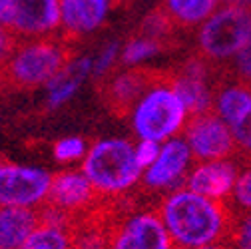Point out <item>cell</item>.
Returning <instances> with one entry per match:
<instances>
[{"instance_id": "obj_22", "label": "cell", "mask_w": 251, "mask_h": 249, "mask_svg": "<svg viewBox=\"0 0 251 249\" xmlns=\"http://www.w3.org/2000/svg\"><path fill=\"white\" fill-rule=\"evenodd\" d=\"M84 149H86V146H84L82 140H78V138H66V140L56 142L54 155H56L58 162H74V160H78L80 155L84 153Z\"/></svg>"}, {"instance_id": "obj_2", "label": "cell", "mask_w": 251, "mask_h": 249, "mask_svg": "<svg viewBox=\"0 0 251 249\" xmlns=\"http://www.w3.org/2000/svg\"><path fill=\"white\" fill-rule=\"evenodd\" d=\"M74 58V46L60 32L20 40L0 66V90H34L64 72Z\"/></svg>"}, {"instance_id": "obj_6", "label": "cell", "mask_w": 251, "mask_h": 249, "mask_svg": "<svg viewBox=\"0 0 251 249\" xmlns=\"http://www.w3.org/2000/svg\"><path fill=\"white\" fill-rule=\"evenodd\" d=\"M168 78V68H130L100 84V96L114 118H130L148 92Z\"/></svg>"}, {"instance_id": "obj_26", "label": "cell", "mask_w": 251, "mask_h": 249, "mask_svg": "<svg viewBox=\"0 0 251 249\" xmlns=\"http://www.w3.org/2000/svg\"><path fill=\"white\" fill-rule=\"evenodd\" d=\"M222 6H235V8L251 10V0H222Z\"/></svg>"}, {"instance_id": "obj_21", "label": "cell", "mask_w": 251, "mask_h": 249, "mask_svg": "<svg viewBox=\"0 0 251 249\" xmlns=\"http://www.w3.org/2000/svg\"><path fill=\"white\" fill-rule=\"evenodd\" d=\"M227 245L231 249H251V213L243 217H235Z\"/></svg>"}, {"instance_id": "obj_17", "label": "cell", "mask_w": 251, "mask_h": 249, "mask_svg": "<svg viewBox=\"0 0 251 249\" xmlns=\"http://www.w3.org/2000/svg\"><path fill=\"white\" fill-rule=\"evenodd\" d=\"M176 30H177V26L172 22V18L166 14V10L160 6V8L151 10L144 18V22L140 24L136 36L155 42L162 50H170V48H174L177 44Z\"/></svg>"}, {"instance_id": "obj_13", "label": "cell", "mask_w": 251, "mask_h": 249, "mask_svg": "<svg viewBox=\"0 0 251 249\" xmlns=\"http://www.w3.org/2000/svg\"><path fill=\"white\" fill-rule=\"evenodd\" d=\"M110 0H60L58 32L74 42L86 32L98 28L108 12Z\"/></svg>"}, {"instance_id": "obj_20", "label": "cell", "mask_w": 251, "mask_h": 249, "mask_svg": "<svg viewBox=\"0 0 251 249\" xmlns=\"http://www.w3.org/2000/svg\"><path fill=\"white\" fill-rule=\"evenodd\" d=\"M155 52H162V48L155 44V42L146 40V38H140V36H134L128 42V46H126L122 60L126 62V64H132V62H138L142 58H148V56H151Z\"/></svg>"}, {"instance_id": "obj_18", "label": "cell", "mask_w": 251, "mask_h": 249, "mask_svg": "<svg viewBox=\"0 0 251 249\" xmlns=\"http://www.w3.org/2000/svg\"><path fill=\"white\" fill-rule=\"evenodd\" d=\"M20 249H70V235L62 227L38 225Z\"/></svg>"}, {"instance_id": "obj_12", "label": "cell", "mask_w": 251, "mask_h": 249, "mask_svg": "<svg viewBox=\"0 0 251 249\" xmlns=\"http://www.w3.org/2000/svg\"><path fill=\"white\" fill-rule=\"evenodd\" d=\"M190 160H192V151H190L187 142L179 138L168 142L160 149V155L155 158V162L146 170L142 177V188L160 190V188H168V185L176 183L183 175Z\"/></svg>"}, {"instance_id": "obj_1", "label": "cell", "mask_w": 251, "mask_h": 249, "mask_svg": "<svg viewBox=\"0 0 251 249\" xmlns=\"http://www.w3.org/2000/svg\"><path fill=\"white\" fill-rule=\"evenodd\" d=\"M166 229L179 249L227 243L235 224L226 199H209L192 190H177L160 207Z\"/></svg>"}, {"instance_id": "obj_25", "label": "cell", "mask_w": 251, "mask_h": 249, "mask_svg": "<svg viewBox=\"0 0 251 249\" xmlns=\"http://www.w3.org/2000/svg\"><path fill=\"white\" fill-rule=\"evenodd\" d=\"M18 42H20V38L16 34H12L8 28H4L2 24H0V66L10 58V54L18 46Z\"/></svg>"}, {"instance_id": "obj_8", "label": "cell", "mask_w": 251, "mask_h": 249, "mask_svg": "<svg viewBox=\"0 0 251 249\" xmlns=\"http://www.w3.org/2000/svg\"><path fill=\"white\" fill-rule=\"evenodd\" d=\"M181 132L196 162H217L235 153V140L215 110L185 118Z\"/></svg>"}, {"instance_id": "obj_7", "label": "cell", "mask_w": 251, "mask_h": 249, "mask_svg": "<svg viewBox=\"0 0 251 249\" xmlns=\"http://www.w3.org/2000/svg\"><path fill=\"white\" fill-rule=\"evenodd\" d=\"M0 24L20 40L60 30V0H0Z\"/></svg>"}, {"instance_id": "obj_4", "label": "cell", "mask_w": 251, "mask_h": 249, "mask_svg": "<svg viewBox=\"0 0 251 249\" xmlns=\"http://www.w3.org/2000/svg\"><path fill=\"white\" fill-rule=\"evenodd\" d=\"M185 116V106L172 88V72L168 68V78L153 86L136 106L134 130L142 140L162 142L181 132Z\"/></svg>"}, {"instance_id": "obj_15", "label": "cell", "mask_w": 251, "mask_h": 249, "mask_svg": "<svg viewBox=\"0 0 251 249\" xmlns=\"http://www.w3.org/2000/svg\"><path fill=\"white\" fill-rule=\"evenodd\" d=\"M38 225L40 220L36 207H0V249H20Z\"/></svg>"}, {"instance_id": "obj_24", "label": "cell", "mask_w": 251, "mask_h": 249, "mask_svg": "<svg viewBox=\"0 0 251 249\" xmlns=\"http://www.w3.org/2000/svg\"><path fill=\"white\" fill-rule=\"evenodd\" d=\"M158 155H160V146H158V142H153V140H142V144L136 148V160L142 166V170L150 168L155 162Z\"/></svg>"}, {"instance_id": "obj_28", "label": "cell", "mask_w": 251, "mask_h": 249, "mask_svg": "<svg viewBox=\"0 0 251 249\" xmlns=\"http://www.w3.org/2000/svg\"><path fill=\"white\" fill-rule=\"evenodd\" d=\"M194 249H231V247L227 243H213V245H203V247H194Z\"/></svg>"}, {"instance_id": "obj_29", "label": "cell", "mask_w": 251, "mask_h": 249, "mask_svg": "<svg viewBox=\"0 0 251 249\" xmlns=\"http://www.w3.org/2000/svg\"><path fill=\"white\" fill-rule=\"evenodd\" d=\"M124 2V0H112V6H120Z\"/></svg>"}, {"instance_id": "obj_10", "label": "cell", "mask_w": 251, "mask_h": 249, "mask_svg": "<svg viewBox=\"0 0 251 249\" xmlns=\"http://www.w3.org/2000/svg\"><path fill=\"white\" fill-rule=\"evenodd\" d=\"M112 249H172L162 213L155 209L128 213L116 227Z\"/></svg>"}, {"instance_id": "obj_19", "label": "cell", "mask_w": 251, "mask_h": 249, "mask_svg": "<svg viewBox=\"0 0 251 249\" xmlns=\"http://www.w3.org/2000/svg\"><path fill=\"white\" fill-rule=\"evenodd\" d=\"M233 140H235V151L245 164H251V108L245 110L231 126H229Z\"/></svg>"}, {"instance_id": "obj_16", "label": "cell", "mask_w": 251, "mask_h": 249, "mask_svg": "<svg viewBox=\"0 0 251 249\" xmlns=\"http://www.w3.org/2000/svg\"><path fill=\"white\" fill-rule=\"evenodd\" d=\"M217 4H222V0H164L162 8L177 28L187 30L205 22L215 12Z\"/></svg>"}, {"instance_id": "obj_30", "label": "cell", "mask_w": 251, "mask_h": 249, "mask_svg": "<svg viewBox=\"0 0 251 249\" xmlns=\"http://www.w3.org/2000/svg\"><path fill=\"white\" fill-rule=\"evenodd\" d=\"M2 162H4V158H0V164H2Z\"/></svg>"}, {"instance_id": "obj_9", "label": "cell", "mask_w": 251, "mask_h": 249, "mask_svg": "<svg viewBox=\"0 0 251 249\" xmlns=\"http://www.w3.org/2000/svg\"><path fill=\"white\" fill-rule=\"evenodd\" d=\"M50 177L42 170L14 166L4 160L0 164V207H36L46 199Z\"/></svg>"}, {"instance_id": "obj_27", "label": "cell", "mask_w": 251, "mask_h": 249, "mask_svg": "<svg viewBox=\"0 0 251 249\" xmlns=\"http://www.w3.org/2000/svg\"><path fill=\"white\" fill-rule=\"evenodd\" d=\"M114 52H116V44L114 46H110V50L102 56V60H100V64H98V74H102L104 70H106V66L110 64V60H112V56H114Z\"/></svg>"}, {"instance_id": "obj_11", "label": "cell", "mask_w": 251, "mask_h": 249, "mask_svg": "<svg viewBox=\"0 0 251 249\" xmlns=\"http://www.w3.org/2000/svg\"><path fill=\"white\" fill-rule=\"evenodd\" d=\"M108 194L100 192L84 172H60L50 177L46 203L70 215L82 213L100 203Z\"/></svg>"}, {"instance_id": "obj_3", "label": "cell", "mask_w": 251, "mask_h": 249, "mask_svg": "<svg viewBox=\"0 0 251 249\" xmlns=\"http://www.w3.org/2000/svg\"><path fill=\"white\" fill-rule=\"evenodd\" d=\"M82 172L104 194H124L134 188L142 174L136 149L124 140H106L96 144L86 155Z\"/></svg>"}, {"instance_id": "obj_23", "label": "cell", "mask_w": 251, "mask_h": 249, "mask_svg": "<svg viewBox=\"0 0 251 249\" xmlns=\"http://www.w3.org/2000/svg\"><path fill=\"white\" fill-rule=\"evenodd\" d=\"M233 64H231V72L237 80H241L243 84L251 86V40L233 56Z\"/></svg>"}, {"instance_id": "obj_5", "label": "cell", "mask_w": 251, "mask_h": 249, "mask_svg": "<svg viewBox=\"0 0 251 249\" xmlns=\"http://www.w3.org/2000/svg\"><path fill=\"white\" fill-rule=\"evenodd\" d=\"M251 40V10L224 6L213 12L198 32V54L209 62L233 58Z\"/></svg>"}, {"instance_id": "obj_14", "label": "cell", "mask_w": 251, "mask_h": 249, "mask_svg": "<svg viewBox=\"0 0 251 249\" xmlns=\"http://www.w3.org/2000/svg\"><path fill=\"white\" fill-rule=\"evenodd\" d=\"M237 179V166L233 162L217 160L200 166L187 177V190L209 199H226Z\"/></svg>"}]
</instances>
